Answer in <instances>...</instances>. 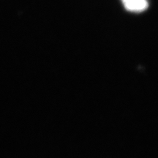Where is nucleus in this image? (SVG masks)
<instances>
[{"label":"nucleus","mask_w":158,"mask_h":158,"mask_svg":"<svg viewBox=\"0 0 158 158\" xmlns=\"http://www.w3.org/2000/svg\"><path fill=\"white\" fill-rule=\"evenodd\" d=\"M128 11L142 12L148 7L147 0H122Z\"/></svg>","instance_id":"obj_1"}]
</instances>
